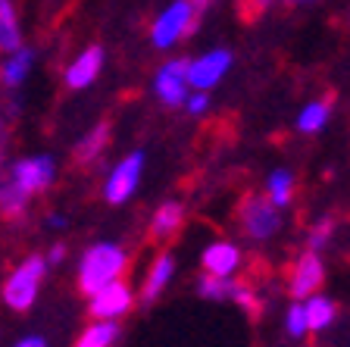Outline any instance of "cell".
I'll return each mask as SVG.
<instances>
[{
  "mask_svg": "<svg viewBox=\"0 0 350 347\" xmlns=\"http://www.w3.org/2000/svg\"><path fill=\"white\" fill-rule=\"evenodd\" d=\"M129 269V253L116 241H97L91 244L79 260V288L88 297L94 291L107 288L109 282H119Z\"/></svg>",
  "mask_w": 350,
  "mask_h": 347,
  "instance_id": "1",
  "label": "cell"
},
{
  "mask_svg": "<svg viewBox=\"0 0 350 347\" xmlns=\"http://www.w3.org/2000/svg\"><path fill=\"white\" fill-rule=\"evenodd\" d=\"M47 275V260L31 253L19 266L10 272V279L3 282V304L16 313L31 310V304L38 300V291H41V282Z\"/></svg>",
  "mask_w": 350,
  "mask_h": 347,
  "instance_id": "2",
  "label": "cell"
},
{
  "mask_svg": "<svg viewBox=\"0 0 350 347\" xmlns=\"http://www.w3.org/2000/svg\"><path fill=\"white\" fill-rule=\"evenodd\" d=\"M197 3L194 0H172L163 13H157L150 25V44L157 51H169L175 44L188 38L197 25Z\"/></svg>",
  "mask_w": 350,
  "mask_h": 347,
  "instance_id": "3",
  "label": "cell"
},
{
  "mask_svg": "<svg viewBox=\"0 0 350 347\" xmlns=\"http://www.w3.org/2000/svg\"><path fill=\"white\" fill-rule=\"evenodd\" d=\"M10 181L29 197L44 194V191L57 181V163H53V157H47V153L16 159L13 169H10Z\"/></svg>",
  "mask_w": 350,
  "mask_h": 347,
  "instance_id": "4",
  "label": "cell"
},
{
  "mask_svg": "<svg viewBox=\"0 0 350 347\" xmlns=\"http://www.w3.org/2000/svg\"><path fill=\"white\" fill-rule=\"evenodd\" d=\"M141 175H144V153L135 151V153H129V157H122L116 166L109 169L107 181H103V201L113 203V207L125 203L138 191Z\"/></svg>",
  "mask_w": 350,
  "mask_h": 347,
  "instance_id": "5",
  "label": "cell"
},
{
  "mask_svg": "<svg viewBox=\"0 0 350 347\" xmlns=\"http://www.w3.org/2000/svg\"><path fill=\"white\" fill-rule=\"evenodd\" d=\"M238 216H241V229L247 231V238L254 241H269L282 229V210L272 207L266 197H244Z\"/></svg>",
  "mask_w": 350,
  "mask_h": 347,
  "instance_id": "6",
  "label": "cell"
},
{
  "mask_svg": "<svg viewBox=\"0 0 350 347\" xmlns=\"http://www.w3.org/2000/svg\"><path fill=\"white\" fill-rule=\"evenodd\" d=\"M232 51L226 47H216V51H206L200 57L188 60V85L191 91H213L219 81L226 79V73L232 69Z\"/></svg>",
  "mask_w": 350,
  "mask_h": 347,
  "instance_id": "7",
  "label": "cell"
},
{
  "mask_svg": "<svg viewBox=\"0 0 350 347\" xmlns=\"http://www.w3.org/2000/svg\"><path fill=\"white\" fill-rule=\"evenodd\" d=\"M153 94L166 107H182L185 97L191 94L188 85V60H166L153 75Z\"/></svg>",
  "mask_w": 350,
  "mask_h": 347,
  "instance_id": "8",
  "label": "cell"
},
{
  "mask_svg": "<svg viewBox=\"0 0 350 347\" xmlns=\"http://www.w3.org/2000/svg\"><path fill=\"white\" fill-rule=\"evenodd\" d=\"M131 307H135V294H131V288L119 279V282H109L107 288L94 291L88 310H91V316L94 319H103V322H119L125 313H131Z\"/></svg>",
  "mask_w": 350,
  "mask_h": 347,
  "instance_id": "9",
  "label": "cell"
},
{
  "mask_svg": "<svg viewBox=\"0 0 350 347\" xmlns=\"http://www.w3.org/2000/svg\"><path fill=\"white\" fill-rule=\"evenodd\" d=\"M322 282H325V266H322L319 253L306 250L297 257L291 275H288V291H291L294 300H306V297L319 294Z\"/></svg>",
  "mask_w": 350,
  "mask_h": 347,
  "instance_id": "10",
  "label": "cell"
},
{
  "mask_svg": "<svg viewBox=\"0 0 350 347\" xmlns=\"http://www.w3.org/2000/svg\"><path fill=\"white\" fill-rule=\"evenodd\" d=\"M100 69H103V51L100 47H88L81 51L72 63L66 66V88H72V91H81V88H91L97 79H100Z\"/></svg>",
  "mask_w": 350,
  "mask_h": 347,
  "instance_id": "11",
  "label": "cell"
},
{
  "mask_svg": "<svg viewBox=\"0 0 350 347\" xmlns=\"http://www.w3.org/2000/svg\"><path fill=\"white\" fill-rule=\"evenodd\" d=\"M200 263H204L206 275L232 279L241 266V250H238V244H232V241H210V244L204 247Z\"/></svg>",
  "mask_w": 350,
  "mask_h": 347,
  "instance_id": "12",
  "label": "cell"
},
{
  "mask_svg": "<svg viewBox=\"0 0 350 347\" xmlns=\"http://www.w3.org/2000/svg\"><path fill=\"white\" fill-rule=\"evenodd\" d=\"M172 275H175V257H172V253H160V257H157V260L150 263L147 275H144L141 300H144V304H153V300H157V297H160L163 291L169 288Z\"/></svg>",
  "mask_w": 350,
  "mask_h": 347,
  "instance_id": "13",
  "label": "cell"
},
{
  "mask_svg": "<svg viewBox=\"0 0 350 347\" xmlns=\"http://www.w3.org/2000/svg\"><path fill=\"white\" fill-rule=\"evenodd\" d=\"M31 66H35V51L31 47H16L3 57L0 63V85L3 88H19L22 81L29 79Z\"/></svg>",
  "mask_w": 350,
  "mask_h": 347,
  "instance_id": "14",
  "label": "cell"
},
{
  "mask_svg": "<svg viewBox=\"0 0 350 347\" xmlns=\"http://www.w3.org/2000/svg\"><path fill=\"white\" fill-rule=\"evenodd\" d=\"M185 222V207L178 201H166L157 207V213H153L150 219V231L153 238H172L175 231L182 229Z\"/></svg>",
  "mask_w": 350,
  "mask_h": 347,
  "instance_id": "15",
  "label": "cell"
},
{
  "mask_svg": "<svg viewBox=\"0 0 350 347\" xmlns=\"http://www.w3.org/2000/svg\"><path fill=\"white\" fill-rule=\"evenodd\" d=\"M304 313H306V332H322L335 322V300H328L322 294H313L304 300Z\"/></svg>",
  "mask_w": 350,
  "mask_h": 347,
  "instance_id": "16",
  "label": "cell"
},
{
  "mask_svg": "<svg viewBox=\"0 0 350 347\" xmlns=\"http://www.w3.org/2000/svg\"><path fill=\"white\" fill-rule=\"evenodd\" d=\"M22 47V29L19 13H16L13 0H0V51H16Z\"/></svg>",
  "mask_w": 350,
  "mask_h": 347,
  "instance_id": "17",
  "label": "cell"
},
{
  "mask_svg": "<svg viewBox=\"0 0 350 347\" xmlns=\"http://www.w3.org/2000/svg\"><path fill=\"white\" fill-rule=\"evenodd\" d=\"M291 197H294V175L288 169H272L266 175V201L282 210V207L291 203Z\"/></svg>",
  "mask_w": 350,
  "mask_h": 347,
  "instance_id": "18",
  "label": "cell"
},
{
  "mask_svg": "<svg viewBox=\"0 0 350 347\" xmlns=\"http://www.w3.org/2000/svg\"><path fill=\"white\" fill-rule=\"evenodd\" d=\"M107 144H109V125L107 123H97L94 129L88 131L79 144H75V159L91 163V159H97L103 151H107Z\"/></svg>",
  "mask_w": 350,
  "mask_h": 347,
  "instance_id": "19",
  "label": "cell"
},
{
  "mask_svg": "<svg viewBox=\"0 0 350 347\" xmlns=\"http://www.w3.org/2000/svg\"><path fill=\"white\" fill-rule=\"evenodd\" d=\"M119 338V326L116 322H103V319H94L85 332L75 338V347H113Z\"/></svg>",
  "mask_w": 350,
  "mask_h": 347,
  "instance_id": "20",
  "label": "cell"
},
{
  "mask_svg": "<svg viewBox=\"0 0 350 347\" xmlns=\"http://www.w3.org/2000/svg\"><path fill=\"white\" fill-rule=\"evenodd\" d=\"M29 194H22L19 188H16L13 181H0V216L7 219H22L25 216V210H29Z\"/></svg>",
  "mask_w": 350,
  "mask_h": 347,
  "instance_id": "21",
  "label": "cell"
},
{
  "mask_svg": "<svg viewBox=\"0 0 350 347\" xmlns=\"http://www.w3.org/2000/svg\"><path fill=\"white\" fill-rule=\"evenodd\" d=\"M328 113H332V103H328V101L306 103V107L297 113V131H304V135H313V131H319L322 125L328 123Z\"/></svg>",
  "mask_w": 350,
  "mask_h": 347,
  "instance_id": "22",
  "label": "cell"
},
{
  "mask_svg": "<svg viewBox=\"0 0 350 347\" xmlns=\"http://www.w3.org/2000/svg\"><path fill=\"white\" fill-rule=\"evenodd\" d=\"M200 297L206 300H228V291H232V279H219V275H204L200 285H197Z\"/></svg>",
  "mask_w": 350,
  "mask_h": 347,
  "instance_id": "23",
  "label": "cell"
},
{
  "mask_svg": "<svg viewBox=\"0 0 350 347\" xmlns=\"http://www.w3.org/2000/svg\"><path fill=\"white\" fill-rule=\"evenodd\" d=\"M284 332H288V338H304V335H306L304 304H291V307H288V313H284Z\"/></svg>",
  "mask_w": 350,
  "mask_h": 347,
  "instance_id": "24",
  "label": "cell"
},
{
  "mask_svg": "<svg viewBox=\"0 0 350 347\" xmlns=\"http://www.w3.org/2000/svg\"><path fill=\"white\" fill-rule=\"evenodd\" d=\"M228 297H232L238 307H244V310L250 313V316H256L260 313V297L254 294V291L247 288V285H241V282H232V291H228Z\"/></svg>",
  "mask_w": 350,
  "mask_h": 347,
  "instance_id": "25",
  "label": "cell"
},
{
  "mask_svg": "<svg viewBox=\"0 0 350 347\" xmlns=\"http://www.w3.org/2000/svg\"><path fill=\"white\" fill-rule=\"evenodd\" d=\"M332 231H335V222L328 216L319 219V222L313 225V231H310V238H306V247H310V250H322V247L332 241Z\"/></svg>",
  "mask_w": 350,
  "mask_h": 347,
  "instance_id": "26",
  "label": "cell"
},
{
  "mask_svg": "<svg viewBox=\"0 0 350 347\" xmlns=\"http://www.w3.org/2000/svg\"><path fill=\"white\" fill-rule=\"evenodd\" d=\"M182 107L188 110L191 116H204L206 110H210V91H191V94L185 97Z\"/></svg>",
  "mask_w": 350,
  "mask_h": 347,
  "instance_id": "27",
  "label": "cell"
},
{
  "mask_svg": "<svg viewBox=\"0 0 350 347\" xmlns=\"http://www.w3.org/2000/svg\"><path fill=\"white\" fill-rule=\"evenodd\" d=\"M13 347H47V341H44L41 335H25V338H19Z\"/></svg>",
  "mask_w": 350,
  "mask_h": 347,
  "instance_id": "28",
  "label": "cell"
},
{
  "mask_svg": "<svg viewBox=\"0 0 350 347\" xmlns=\"http://www.w3.org/2000/svg\"><path fill=\"white\" fill-rule=\"evenodd\" d=\"M63 257H66V247L57 244V247H51V253H47L44 260H47V263H63Z\"/></svg>",
  "mask_w": 350,
  "mask_h": 347,
  "instance_id": "29",
  "label": "cell"
},
{
  "mask_svg": "<svg viewBox=\"0 0 350 347\" xmlns=\"http://www.w3.org/2000/svg\"><path fill=\"white\" fill-rule=\"evenodd\" d=\"M275 0H247V7L254 10V13H262V10H269Z\"/></svg>",
  "mask_w": 350,
  "mask_h": 347,
  "instance_id": "30",
  "label": "cell"
},
{
  "mask_svg": "<svg viewBox=\"0 0 350 347\" xmlns=\"http://www.w3.org/2000/svg\"><path fill=\"white\" fill-rule=\"evenodd\" d=\"M47 222H51V229H66V216H57V213L47 216Z\"/></svg>",
  "mask_w": 350,
  "mask_h": 347,
  "instance_id": "31",
  "label": "cell"
},
{
  "mask_svg": "<svg viewBox=\"0 0 350 347\" xmlns=\"http://www.w3.org/2000/svg\"><path fill=\"white\" fill-rule=\"evenodd\" d=\"M194 3H197V7H204V3H210V0H194Z\"/></svg>",
  "mask_w": 350,
  "mask_h": 347,
  "instance_id": "32",
  "label": "cell"
},
{
  "mask_svg": "<svg viewBox=\"0 0 350 347\" xmlns=\"http://www.w3.org/2000/svg\"><path fill=\"white\" fill-rule=\"evenodd\" d=\"M297 3H310V0H297Z\"/></svg>",
  "mask_w": 350,
  "mask_h": 347,
  "instance_id": "33",
  "label": "cell"
},
{
  "mask_svg": "<svg viewBox=\"0 0 350 347\" xmlns=\"http://www.w3.org/2000/svg\"><path fill=\"white\" fill-rule=\"evenodd\" d=\"M0 135H3V129H0Z\"/></svg>",
  "mask_w": 350,
  "mask_h": 347,
  "instance_id": "34",
  "label": "cell"
}]
</instances>
